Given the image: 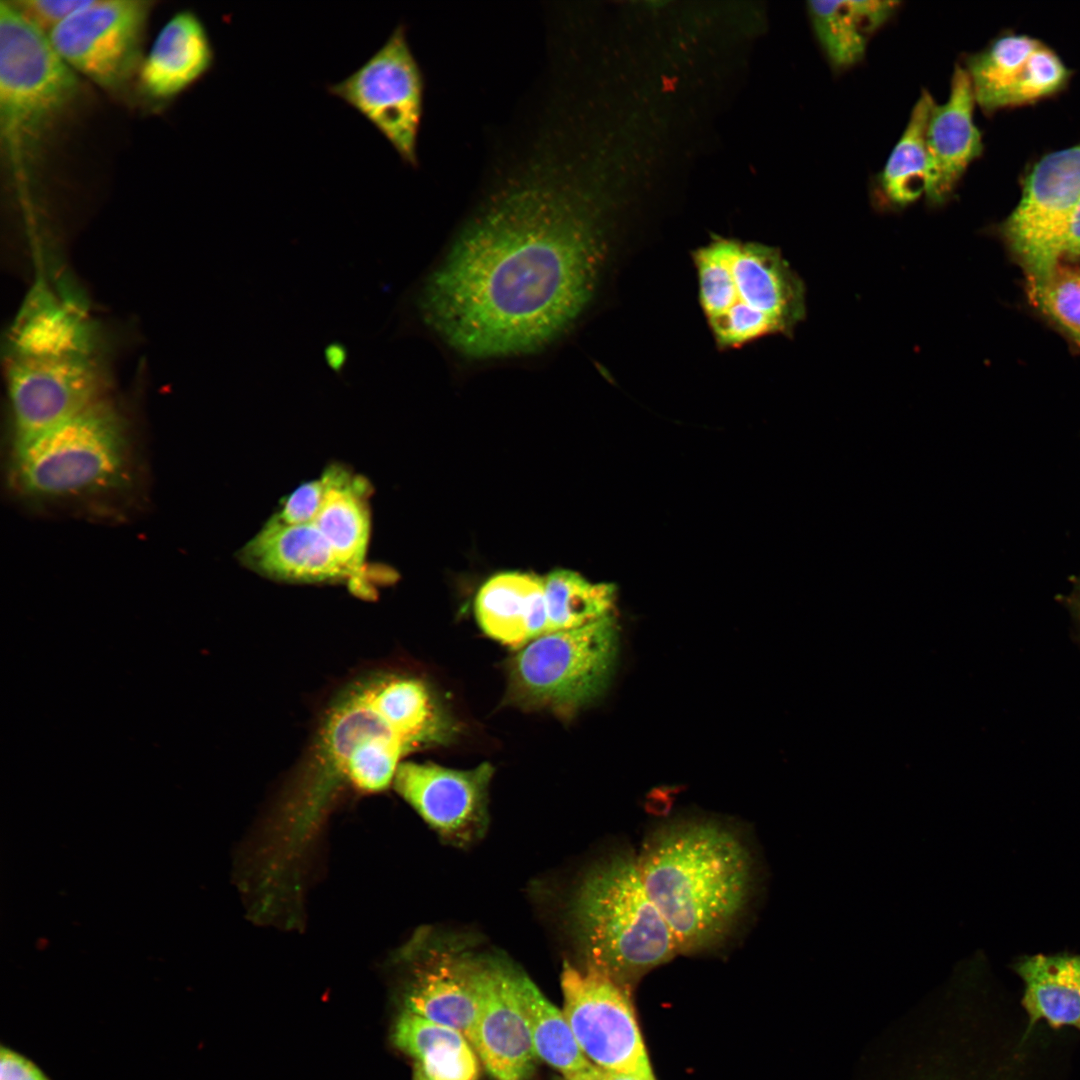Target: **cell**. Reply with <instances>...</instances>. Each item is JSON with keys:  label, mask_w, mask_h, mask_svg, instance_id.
<instances>
[{"label": "cell", "mask_w": 1080, "mask_h": 1080, "mask_svg": "<svg viewBox=\"0 0 1080 1080\" xmlns=\"http://www.w3.org/2000/svg\"><path fill=\"white\" fill-rule=\"evenodd\" d=\"M606 248L568 184L536 180L491 201L411 296L417 321L472 360L551 346L592 301Z\"/></svg>", "instance_id": "cell-1"}, {"label": "cell", "mask_w": 1080, "mask_h": 1080, "mask_svg": "<svg viewBox=\"0 0 1080 1080\" xmlns=\"http://www.w3.org/2000/svg\"><path fill=\"white\" fill-rule=\"evenodd\" d=\"M415 749L392 710L387 673L348 684L324 711L285 795L281 837L300 847L341 789L386 790L401 758Z\"/></svg>", "instance_id": "cell-2"}, {"label": "cell", "mask_w": 1080, "mask_h": 1080, "mask_svg": "<svg viewBox=\"0 0 1080 1080\" xmlns=\"http://www.w3.org/2000/svg\"><path fill=\"white\" fill-rule=\"evenodd\" d=\"M645 889L679 953L719 946L744 912L752 859L742 839L711 820H682L653 832L639 856Z\"/></svg>", "instance_id": "cell-3"}, {"label": "cell", "mask_w": 1080, "mask_h": 1080, "mask_svg": "<svg viewBox=\"0 0 1080 1080\" xmlns=\"http://www.w3.org/2000/svg\"><path fill=\"white\" fill-rule=\"evenodd\" d=\"M692 257L699 303L721 348L790 336L804 319V284L777 248L716 237Z\"/></svg>", "instance_id": "cell-4"}, {"label": "cell", "mask_w": 1080, "mask_h": 1080, "mask_svg": "<svg viewBox=\"0 0 1080 1080\" xmlns=\"http://www.w3.org/2000/svg\"><path fill=\"white\" fill-rule=\"evenodd\" d=\"M133 442L127 422L100 400L34 435L14 439L11 479L38 501L100 496L132 480Z\"/></svg>", "instance_id": "cell-5"}, {"label": "cell", "mask_w": 1080, "mask_h": 1080, "mask_svg": "<svg viewBox=\"0 0 1080 1080\" xmlns=\"http://www.w3.org/2000/svg\"><path fill=\"white\" fill-rule=\"evenodd\" d=\"M572 912L588 966L627 988L679 953L633 852L617 853L594 868L579 887Z\"/></svg>", "instance_id": "cell-6"}, {"label": "cell", "mask_w": 1080, "mask_h": 1080, "mask_svg": "<svg viewBox=\"0 0 1080 1080\" xmlns=\"http://www.w3.org/2000/svg\"><path fill=\"white\" fill-rule=\"evenodd\" d=\"M75 72L48 35L0 2V130L9 172L25 194L46 134L76 96Z\"/></svg>", "instance_id": "cell-7"}, {"label": "cell", "mask_w": 1080, "mask_h": 1080, "mask_svg": "<svg viewBox=\"0 0 1080 1080\" xmlns=\"http://www.w3.org/2000/svg\"><path fill=\"white\" fill-rule=\"evenodd\" d=\"M617 650L613 614L578 628L545 633L513 659L512 696L520 704L568 715L604 691Z\"/></svg>", "instance_id": "cell-8"}, {"label": "cell", "mask_w": 1080, "mask_h": 1080, "mask_svg": "<svg viewBox=\"0 0 1080 1080\" xmlns=\"http://www.w3.org/2000/svg\"><path fill=\"white\" fill-rule=\"evenodd\" d=\"M1020 186L1018 204L996 232L1026 281H1035L1061 265L1064 235L1080 205V142L1033 162Z\"/></svg>", "instance_id": "cell-9"}, {"label": "cell", "mask_w": 1080, "mask_h": 1080, "mask_svg": "<svg viewBox=\"0 0 1080 1080\" xmlns=\"http://www.w3.org/2000/svg\"><path fill=\"white\" fill-rule=\"evenodd\" d=\"M561 988L563 1015L591 1063L655 1080L627 987L591 966L566 963Z\"/></svg>", "instance_id": "cell-10"}, {"label": "cell", "mask_w": 1080, "mask_h": 1080, "mask_svg": "<svg viewBox=\"0 0 1080 1080\" xmlns=\"http://www.w3.org/2000/svg\"><path fill=\"white\" fill-rule=\"evenodd\" d=\"M327 91L365 117L402 160L416 166L424 82L403 25L361 67L328 85Z\"/></svg>", "instance_id": "cell-11"}, {"label": "cell", "mask_w": 1080, "mask_h": 1080, "mask_svg": "<svg viewBox=\"0 0 1080 1080\" xmlns=\"http://www.w3.org/2000/svg\"><path fill=\"white\" fill-rule=\"evenodd\" d=\"M152 2L93 0L48 38L62 60L105 89H118L139 70Z\"/></svg>", "instance_id": "cell-12"}, {"label": "cell", "mask_w": 1080, "mask_h": 1080, "mask_svg": "<svg viewBox=\"0 0 1080 1080\" xmlns=\"http://www.w3.org/2000/svg\"><path fill=\"white\" fill-rule=\"evenodd\" d=\"M976 105L983 113L1024 105L1061 94L1073 71L1043 41L1006 30L981 50L965 56L963 64Z\"/></svg>", "instance_id": "cell-13"}, {"label": "cell", "mask_w": 1080, "mask_h": 1080, "mask_svg": "<svg viewBox=\"0 0 1080 1080\" xmlns=\"http://www.w3.org/2000/svg\"><path fill=\"white\" fill-rule=\"evenodd\" d=\"M493 772L489 763L455 770L430 762H401L392 785L443 838L465 845L486 830Z\"/></svg>", "instance_id": "cell-14"}, {"label": "cell", "mask_w": 1080, "mask_h": 1080, "mask_svg": "<svg viewBox=\"0 0 1080 1080\" xmlns=\"http://www.w3.org/2000/svg\"><path fill=\"white\" fill-rule=\"evenodd\" d=\"M102 381L91 358L13 360L8 393L14 439L42 432L99 402Z\"/></svg>", "instance_id": "cell-15"}, {"label": "cell", "mask_w": 1080, "mask_h": 1080, "mask_svg": "<svg viewBox=\"0 0 1080 1080\" xmlns=\"http://www.w3.org/2000/svg\"><path fill=\"white\" fill-rule=\"evenodd\" d=\"M513 971L502 963L474 961L480 1013L472 1045L496 1080H526L538 1057L516 996Z\"/></svg>", "instance_id": "cell-16"}, {"label": "cell", "mask_w": 1080, "mask_h": 1080, "mask_svg": "<svg viewBox=\"0 0 1080 1080\" xmlns=\"http://www.w3.org/2000/svg\"><path fill=\"white\" fill-rule=\"evenodd\" d=\"M975 106L969 77L963 66L956 64L948 98L934 103L927 122L928 186L924 198L931 207L951 200L969 166L983 154V136L974 121Z\"/></svg>", "instance_id": "cell-17"}, {"label": "cell", "mask_w": 1080, "mask_h": 1080, "mask_svg": "<svg viewBox=\"0 0 1080 1080\" xmlns=\"http://www.w3.org/2000/svg\"><path fill=\"white\" fill-rule=\"evenodd\" d=\"M238 555L244 566L276 581H348L355 591L353 576L314 524L282 525L267 521Z\"/></svg>", "instance_id": "cell-18"}, {"label": "cell", "mask_w": 1080, "mask_h": 1080, "mask_svg": "<svg viewBox=\"0 0 1080 1080\" xmlns=\"http://www.w3.org/2000/svg\"><path fill=\"white\" fill-rule=\"evenodd\" d=\"M214 51L201 19L192 11L173 15L158 32L143 58L139 83L156 100L175 97L213 66Z\"/></svg>", "instance_id": "cell-19"}, {"label": "cell", "mask_w": 1080, "mask_h": 1080, "mask_svg": "<svg viewBox=\"0 0 1080 1080\" xmlns=\"http://www.w3.org/2000/svg\"><path fill=\"white\" fill-rule=\"evenodd\" d=\"M411 987L406 1009L461 1032L472 1044L480 1006L473 980V959L448 952L428 958Z\"/></svg>", "instance_id": "cell-20"}, {"label": "cell", "mask_w": 1080, "mask_h": 1080, "mask_svg": "<svg viewBox=\"0 0 1080 1080\" xmlns=\"http://www.w3.org/2000/svg\"><path fill=\"white\" fill-rule=\"evenodd\" d=\"M329 488L314 522L339 562L355 580V592L368 594L364 563L370 538L369 486L341 465L326 470Z\"/></svg>", "instance_id": "cell-21"}, {"label": "cell", "mask_w": 1080, "mask_h": 1080, "mask_svg": "<svg viewBox=\"0 0 1080 1080\" xmlns=\"http://www.w3.org/2000/svg\"><path fill=\"white\" fill-rule=\"evenodd\" d=\"M475 612L488 636L522 648L548 633L543 578L521 572L497 574L480 588Z\"/></svg>", "instance_id": "cell-22"}, {"label": "cell", "mask_w": 1080, "mask_h": 1080, "mask_svg": "<svg viewBox=\"0 0 1080 1080\" xmlns=\"http://www.w3.org/2000/svg\"><path fill=\"white\" fill-rule=\"evenodd\" d=\"M92 344L80 311L43 294L31 298L11 336L13 360L90 358Z\"/></svg>", "instance_id": "cell-23"}, {"label": "cell", "mask_w": 1080, "mask_h": 1080, "mask_svg": "<svg viewBox=\"0 0 1080 1080\" xmlns=\"http://www.w3.org/2000/svg\"><path fill=\"white\" fill-rule=\"evenodd\" d=\"M899 4L877 0L807 3L816 39L834 72L862 61L870 38L895 15Z\"/></svg>", "instance_id": "cell-24"}, {"label": "cell", "mask_w": 1080, "mask_h": 1080, "mask_svg": "<svg viewBox=\"0 0 1080 1080\" xmlns=\"http://www.w3.org/2000/svg\"><path fill=\"white\" fill-rule=\"evenodd\" d=\"M1025 990L1030 1022L1046 1020L1053 1027L1080 1029V955L1060 953L1025 956L1016 964Z\"/></svg>", "instance_id": "cell-25"}, {"label": "cell", "mask_w": 1080, "mask_h": 1080, "mask_svg": "<svg viewBox=\"0 0 1080 1080\" xmlns=\"http://www.w3.org/2000/svg\"><path fill=\"white\" fill-rule=\"evenodd\" d=\"M395 1045L417 1060L416 1068L432 1080H477L479 1063L466 1037L409 1010L398 1018Z\"/></svg>", "instance_id": "cell-26"}, {"label": "cell", "mask_w": 1080, "mask_h": 1080, "mask_svg": "<svg viewBox=\"0 0 1080 1080\" xmlns=\"http://www.w3.org/2000/svg\"><path fill=\"white\" fill-rule=\"evenodd\" d=\"M935 100L926 89L914 103L907 124L876 178L881 208L903 209L926 194L928 153L926 128Z\"/></svg>", "instance_id": "cell-27"}, {"label": "cell", "mask_w": 1080, "mask_h": 1080, "mask_svg": "<svg viewBox=\"0 0 1080 1080\" xmlns=\"http://www.w3.org/2000/svg\"><path fill=\"white\" fill-rule=\"evenodd\" d=\"M513 982L538 1057L559 1070L565 1079L588 1068L592 1063L580 1049L563 1012L516 969L513 971Z\"/></svg>", "instance_id": "cell-28"}, {"label": "cell", "mask_w": 1080, "mask_h": 1080, "mask_svg": "<svg viewBox=\"0 0 1080 1080\" xmlns=\"http://www.w3.org/2000/svg\"><path fill=\"white\" fill-rule=\"evenodd\" d=\"M543 584L548 633L578 628L613 614V584L592 583L566 569L550 572Z\"/></svg>", "instance_id": "cell-29"}, {"label": "cell", "mask_w": 1080, "mask_h": 1080, "mask_svg": "<svg viewBox=\"0 0 1080 1080\" xmlns=\"http://www.w3.org/2000/svg\"><path fill=\"white\" fill-rule=\"evenodd\" d=\"M1030 303L1080 348V268L1061 264L1048 276L1026 281Z\"/></svg>", "instance_id": "cell-30"}, {"label": "cell", "mask_w": 1080, "mask_h": 1080, "mask_svg": "<svg viewBox=\"0 0 1080 1080\" xmlns=\"http://www.w3.org/2000/svg\"><path fill=\"white\" fill-rule=\"evenodd\" d=\"M328 488L329 478L324 471L319 478L298 486L268 521L282 525L314 524Z\"/></svg>", "instance_id": "cell-31"}, {"label": "cell", "mask_w": 1080, "mask_h": 1080, "mask_svg": "<svg viewBox=\"0 0 1080 1080\" xmlns=\"http://www.w3.org/2000/svg\"><path fill=\"white\" fill-rule=\"evenodd\" d=\"M93 0H13L12 6L46 35Z\"/></svg>", "instance_id": "cell-32"}, {"label": "cell", "mask_w": 1080, "mask_h": 1080, "mask_svg": "<svg viewBox=\"0 0 1080 1080\" xmlns=\"http://www.w3.org/2000/svg\"><path fill=\"white\" fill-rule=\"evenodd\" d=\"M0 1080H51L30 1058L1 1044Z\"/></svg>", "instance_id": "cell-33"}, {"label": "cell", "mask_w": 1080, "mask_h": 1080, "mask_svg": "<svg viewBox=\"0 0 1080 1080\" xmlns=\"http://www.w3.org/2000/svg\"><path fill=\"white\" fill-rule=\"evenodd\" d=\"M1080 260V205L1075 210L1061 246V264Z\"/></svg>", "instance_id": "cell-34"}, {"label": "cell", "mask_w": 1080, "mask_h": 1080, "mask_svg": "<svg viewBox=\"0 0 1080 1080\" xmlns=\"http://www.w3.org/2000/svg\"><path fill=\"white\" fill-rule=\"evenodd\" d=\"M323 355L328 368L332 370L336 376H343L348 361V350L346 346L338 341L330 342L325 346Z\"/></svg>", "instance_id": "cell-35"}, {"label": "cell", "mask_w": 1080, "mask_h": 1080, "mask_svg": "<svg viewBox=\"0 0 1080 1080\" xmlns=\"http://www.w3.org/2000/svg\"><path fill=\"white\" fill-rule=\"evenodd\" d=\"M566 1080H643L641 1078L623 1074L619 1072L610 1071L594 1064H591L588 1068L572 1075Z\"/></svg>", "instance_id": "cell-36"}, {"label": "cell", "mask_w": 1080, "mask_h": 1080, "mask_svg": "<svg viewBox=\"0 0 1080 1080\" xmlns=\"http://www.w3.org/2000/svg\"><path fill=\"white\" fill-rule=\"evenodd\" d=\"M1067 607L1080 625V579H1078L1066 597Z\"/></svg>", "instance_id": "cell-37"}, {"label": "cell", "mask_w": 1080, "mask_h": 1080, "mask_svg": "<svg viewBox=\"0 0 1080 1080\" xmlns=\"http://www.w3.org/2000/svg\"><path fill=\"white\" fill-rule=\"evenodd\" d=\"M415 1080H432V1079L428 1078L423 1072H421L419 1069L416 1068V1079Z\"/></svg>", "instance_id": "cell-38"}]
</instances>
